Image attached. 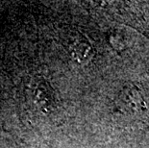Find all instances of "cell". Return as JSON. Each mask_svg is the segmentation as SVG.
Returning a JSON list of instances; mask_svg holds the SVG:
<instances>
[{
    "label": "cell",
    "mask_w": 149,
    "mask_h": 148,
    "mask_svg": "<svg viewBox=\"0 0 149 148\" xmlns=\"http://www.w3.org/2000/svg\"><path fill=\"white\" fill-rule=\"evenodd\" d=\"M119 100L126 110L138 114L147 110L146 102L139 88L134 84L129 83L123 87L119 93Z\"/></svg>",
    "instance_id": "6da1fadb"
},
{
    "label": "cell",
    "mask_w": 149,
    "mask_h": 148,
    "mask_svg": "<svg viewBox=\"0 0 149 148\" xmlns=\"http://www.w3.org/2000/svg\"><path fill=\"white\" fill-rule=\"evenodd\" d=\"M51 95V90L46 83L40 84L37 88L36 92H35V99H36L38 107L44 113H49L50 111L53 102V97Z\"/></svg>",
    "instance_id": "3957f363"
},
{
    "label": "cell",
    "mask_w": 149,
    "mask_h": 148,
    "mask_svg": "<svg viewBox=\"0 0 149 148\" xmlns=\"http://www.w3.org/2000/svg\"><path fill=\"white\" fill-rule=\"evenodd\" d=\"M109 40L113 48L117 50L122 49L124 47V39H123L122 35L117 31H113L109 35Z\"/></svg>",
    "instance_id": "277c9868"
},
{
    "label": "cell",
    "mask_w": 149,
    "mask_h": 148,
    "mask_svg": "<svg viewBox=\"0 0 149 148\" xmlns=\"http://www.w3.org/2000/svg\"><path fill=\"white\" fill-rule=\"evenodd\" d=\"M68 50L71 57L79 64H85L88 62L93 55V49L90 42L80 36L75 37L70 40Z\"/></svg>",
    "instance_id": "7a4b0ae2"
}]
</instances>
